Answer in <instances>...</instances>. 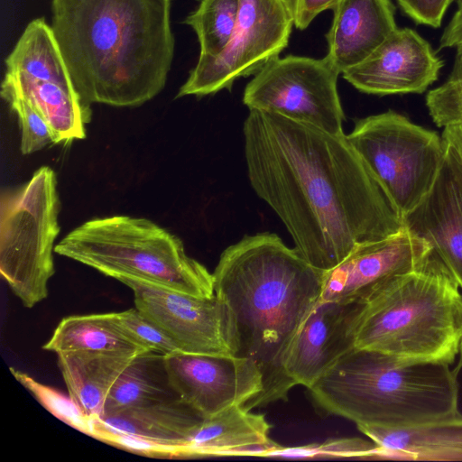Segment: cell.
Instances as JSON below:
<instances>
[{"instance_id":"7c38bea8","label":"cell","mask_w":462,"mask_h":462,"mask_svg":"<svg viewBox=\"0 0 462 462\" xmlns=\"http://www.w3.org/2000/svg\"><path fill=\"white\" fill-rule=\"evenodd\" d=\"M165 360L179 397L203 417L245 406L263 391L262 373L249 358L178 352Z\"/></svg>"},{"instance_id":"d6986e66","label":"cell","mask_w":462,"mask_h":462,"mask_svg":"<svg viewBox=\"0 0 462 462\" xmlns=\"http://www.w3.org/2000/svg\"><path fill=\"white\" fill-rule=\"evenodd\" d=\"M270 430L263 414L234 405L205 417L180 448L178 457H267L279 446L270 439Z\"/></svg>"},{"instance_id":"4316f807","label":"cell","mask_w":462,"mask_h":462,"mask_svg":"<svg viewBox=\"0 0 462 462\" xmlns=\"http://www.w3.org/2000/svg\"><path fill=\"white\" fill-rule=\"evenodd\" d=\"M379 447L369 439L343 438L328 439L300 447L284 448L280 445L268 454L269 457L283 458H358L376 459Z\"/></svg>"},{"instance_id":"52a82bcc","label":"cell","mask_w":462,"mask_h":462,"mask_svg":"<svg viewBox=\"0 0 462 462\" xmlns=\"http://www.w3.org/2000/svg\"><path fill=\"white\" fill-rule=\"evenodd\" d=\"M60 203L54 171L42 166L24 185L1 192L0 273L26 308L48 296Z\"/></svg>"},{"instance_id":"ac0fdd59","label":"cell","mask_w":462,"mask_h":462,"mask_svg":"<svg viewBox=\"0 0 462 462\" xmlns=\"http://www.w3.org/2000/svg\"><path fill=\"white\" fill-rule=\"evenodd\" d=\"M391 0H341L333 8L325 56L342 74L364 61L397 26Z\"/></svg>"},{"instance_id":"ffe728a7","label":"cell","mask_w":462,"mask_h":462,"mask_svg":"<svg viewBox=\"0 0 462 462\" xmlns=\"http://www.w3.org/2000/svg\"><path fill=\"white\" fill-rule=\"evenodd\" d=\"M379 447L376 459L462 461V414L408 427L356 425Z\"/></svg>"},{"instance_id":"f1b7e54d","label":"cell","mask_w":462,"mask_h":462,"mask_svg":"<svg viewBox=\"0 0 462 462\" xmlns=\"http://www.w3.org/2000/svg\"><path fill=\"white\" fill-rule=\"evenodd\" d=\"M426 106L433 122L439 127L462 122V60L455 58L446 81L428 92Z\"/></svg>"},{"instance_id":"d590c367","label":"cell","mask_w":462,"mask_h":462,"mask_svg":"<svg viewBox=\"0 0 462 462\" xmlns=\"http://www.w3.org/2000/svg\"><path fill=\"white\" fill-rule=\"evenodd\" d=\"M457 356H458V362L455 368L459 371L460 368L462 367V335H461V338H460L459 350H458Z\"/></svg>"},{"instance_id":"8992f818","label":"cell","mask_w":462,"mask_h":462,"mask_svg":"<svg viewBox=\"0 0 462 462\" xmlns=\"http://www.w3.org/2000/svg\"><path fill=\"white\" fill-rule=\"evenodd\" d=\"M54 252L117 281L131 278L198 297L215 294L213 274L187 254L181 240L146 218L112 216L86 221Z\"/></svg>"},{"instance_id":"30bf717a","label":"cell","mask_w":462,"mask_h":462,"mask_svg":"<svg viewBox=\"0 0 462 462\" xmlns=\"http://www.w3.org/2000/svg\"><path fill=\"white\" fill-rule=\"evenodd\" d=\"M293 26L285 0H240L227 45L216 56H199L176 97L231 89L237 79L254 76L288 46Z\"/></svg>"},{"instance_id":"1f68e13d","label":"cell","mask_w":462,"mask_h":462,"mask_svg":"<svg viewBox=\"0 0 462 462\" xmlns=\"http://www.w3.org/2000/svg\"><path fill=\"white\" fill-rule=\"evenodd\" d=\"M401 10L418 24L439 28L454 0H396Z\"/></svg>"},{"instance_id":"9c48e42d","label":"cell","mask_w":462,"mask_h":462,"mask_svg":"<svg viewBox=\"0 0 462 462\" xmlns=\"http://www.w3.org/2000/svg\"><path fill=\"white\" fill-rule=\"evenodd\" d=\"M339 74L326 57H276L247 83L243 102L249 110L273 113L330 134H343Z\"/></svg>"},{"instance_id":"3957f363","label":"cell","mask_w":462,"mask_h":462,"mask_svg":"<svg viewBox=\"0 0 462 462\" xmlns=\"http://www.w3.org/2000/svg\"><path fill=\"white\" fill-rule=\"evenodd\" d=\"M51 28L81 101L137 106L173 60L171 0H51Z\"/></svg>"},{"instance_id":"e575fe53","label":"cell","mask_w":462,"mask_h":462,"mask_svg":"<svg viewBox=\"0 0 462 462\" xmlns=\"http://www.w3.org/2000/svg\"><path fill=\"white\" fill-rule=\"evenodd\" d=\"M441 137L452 149L462 169V122L445 126Z\"/></svg>"},{"instance_id":"cb8c5ba5","label":"cell","mask_w":462,"mask_h":462,"mask_svg":"<svg viewBox=\"0 0 462 462\" xmlns=\"http://www.w3.org/2000/svg\"><path fill=\"white\" fill-rule=\"evenodd\" d=\"M165 358L152 350L137 355L111 389L104 415L180 398L171 383Z\"/></svg>"},{"instance_id":"484cf974","label":"cell","mask_w":462,"mask_h":462,"mask_svg":"<svg viewBox=\"0 0 462 462\" xmlns=\"http://www.w3.org/2000/svg\"><path fill=\"white\" fill-rule=\"evenodd\" d=\"M240 0H200L184 23L197 34L202 56H216L227 45L236 28Z\"/></svg>"},{"instance_id":"e0dca14e","label":"cell","mask_w":462,"mask_h":462,"mask_svg":"<svg viewBox=\"0 0 462 462\" xmlns=\"http://www.w3.org/2000/svg\"><path fill=\"white\" fill-rule=\"evenodd\" d=\"M362 301H319L295 337L285 371L295 385L310 387L342 356L355 347Z\"/></svg>"},{"instance_id":"603a6c76","label":"cell","mask_w":462,"mask_h":462,"mask_svg":"<svg viewBox=\"0 0 462 462\" xmlns=\"http://www.w3.org/2000/svg\"><path fill=\"white\" fill-rule=\"evenodd\" d=\"M42 348L56 354L79 350L149 351L119 325L115 312L66 317Z\"/></svg>"},{"instance_id":"4dcf8cb0","label":"cell","mask_w":462,"mask_h":462,"mask_svg":"<svg viewBox=\"0 0 462 462\" xmlns=\"http://www.w3.org/2000/svg\"><path fill=\"white\" fill-rule=\"evenodd\" d=\"M119 325L148 350L164 356L181 352L177 344L136 308L115 312Z\"/></svg>"},{"instance_id":"f546056e","label":"cell","mask_w":462,"mask_h":462,"mask_svg":"<svg viewBox=\"0 0 462 462\" xmlns=\"http://www.w3.org/2000/svg\"><path fill=\"white\" fill-rule=\"evenodd\" d=\"M3 98L16 114L21 127V152L30 154L53 143L52 133L41 113L25 98L10 92H1Z\"/></svg>"},{"instance_id":"44dd1931","label":"cell","mask_w":462,"mask_h":462,"mask_svg":"<svg viewBox=\"0 0 462 462\" xmlns=\"http://www.w3.org/2000/svg\"><path fill=\"white\" fill-rule=\"evenodd\" d=\"M139 354L87 350L57 354L68 395L88 417L102 418L111 389Z\"/></svg>"},{"instance_id":"83f0119b","label":"cell","mask_w":462,"mask_h":462,"mask_svg":"<svg viewBox=\"0 0 462 462\" xmlns=\"http://www.w3.org/2000/svg\"><path fill=\"white\" fill-rule=\"evenodd\" d=\"M14 377L25 387L34 398L56 418L80 432L92 436L93 420L86 415L68 395L42 384L27 374L10 368Z\"/></svg>"},{"instance_id":"d4e9b609","label":"cell","mask_w":462,"mask_h":462,"mask_svg":"<svg viewBox=\"0 0 462 462\" xmlns=\"http://www.w3.org/2000/svg\"><path fill=\"white\" fill-rule=\"evenodd\" d=\"M5 66L6 71L76 91L52 28L42 17L28 23L5 59Z\"/></svg>"},{"instance_id":"836d02e7","label":"cell","mask_w":462,"mask_h":462,"mask_svg":"<svg viewBox=\"0 0 462 462\" xmlns=\"http://www.w3.org/2000/svg\"><path fill=\"white\" fill-rule=\"evenodd\" d=\"M455 49V58L462 60V7L457 8L439 39V49Z\"/></svg>"},{"instance_id":"9a60e30c","label":"cell","mask_w":462,"mask_h":462,"mask_svg":"<svg viewBox=\"0 0 462 462\" xmlns=\"http://www.w3.org/2000/svg\"><path fill=\"white\" fill-rule=\"evenodd\" d=\"M430 254L429 244L405 226L391 236L361 245L324 273L319 301L348 303L360 300L379 282L415 269Z\"/></svg>"},{"instance_id":"ba28073f","label":"cell","mask_w":462,"mask_h":462,"mask_svg":"<svg viewBox=\"0 0 462 462\" xmlns=\"http://www.w3.org/2000/svg\"><path fill=\"white\" fill-rule=\"evenodd\" d=\"M346 136L402 217L430 191L446 154L437 132L393 111L358 120Z\"/></svg>"},{"instance_id":"d6a6232c","label":"cell","mask_w":462,"mask_h":462,"mask_svg":"<svg viewBox=\"0 0 462 462\" xmlns=\"http://www.w3.org/2000/svg\"><path fill=\"white\" fill-rule=\"evenodd\" d=\"M341 0H285L294 27L304 30L322 12L333 10Z\"/></svg>"},{"instance_id":"5b68a950","label":"cell","mask_w":462,"mask_h":462,"mask_svg":"<svg viewBox=\"0 0 462 462\" xmlns=\"http://www.w3.org/2000/svg\"><path fill=\"white\" fill-rule=\"evenodd\" d=\"M359 300L356 347L406 361L454 364L462 335V291L432 251L422 264L379 282Z\"/></svg>"},{"instance_id":"8fae6325","label":"cell","mask_w":462,"mask_h":462,"mask_svg":"<svg viewBox=\"0 0 462 462\" xmlns=\"http://www.w3.org/2000/svg\"><path fill=\"white\" fill-rule=\"evenodd\" d=\"M118 281L133 291L135 308L181 352L236 356L237 335L233 316L215 294L198 297L131 278Z\"/></svg>"},{"instance_id":"7402d4cb","label":"cell","mask_w":462,"mask_h":462,"mask_svg":"<svg viewBox=\"0 0 462 462\" xmlns=\"http://www.w3.org/2000/svg\"><path fill=\"white\" fill-rule=\"evenodd\" d=\"M1 92L14 93L28 100L46 120L54 143L86 137L85 125L89 122L90 108L76 91L19 72L5 71Z\"/></svg>"},{"instance_id":"7a4b0ae2","label":"cell","mask_w":462,"mask_h":462,"mask_svg":"<svg viewBox=\"0 0 462 462\" xmlns=\"http://www.w3.org/2000/svg\"><path fill=\"white\" fill-rule=\"evenodd\" d=\"M324 273L273 233L245 236L221 254L212 273L214 293L233 316L236 356L253 360L263 376V391L247 410L286 401L295 386L285 361L319 301Z\"/></svg>"},{"instance_id":"5bb4252c","label":"cell","mask_w":462,"mask_h":462,"mask_svg":"<svg viewBox=\"0 0 462 462\" xmlns=\"http://www.w3.org/2000/svg\"><path fill=\"white\" fill-rule=\"evenodd\" d=\"M443 60L410 28H396L362 62L342 72L357 90L372 95L422 93L438 79Z\"/></svg>"},{"instance_id":"6da1fadb","label":"cell","mask_w":462,"mask_h":462,"mask_svg":"<svg viewBox=\"0 0 462 462\" xmlns=\"http://www.w3.org/2000/svg\"><path fill=\"white\" fill-rule=\"evenodd\" d=\"M243 136L251 187L314 267L331 270L357 246L404 227L344 133L249 110Z\"/></svg>"},{"instance_id":"8d00e7d4","label":"cell","mask_w":462,"mask_h":462,"mask_svg":"<svg viewBox=\"0 0 462 462\" xmlns=\"http://www.w3.org/2000/svg\"><path fill=\"white\" fill-rule=\"evenodd\" d=\"M455 1L457 3V8H461L462 7V0H455Z\"/></svg>"},{"instance_id":"277c9868","label":"cell","mask_w":462,"mask_h":462,"mask_svg":"<svg viewBox=\"0 0 462 462\" xmlns=\"http://www.w3.org/2000/svg\"><path fill=\"white\" fill-rule=\"evenodd\" d=\"M458 370L353 347L308 388L322 416L408 427L459 414Z\"/></svg>"},{"instance_id":"2e32d148","label":"cell","mask_w":462,"mask_h":462,"mask_svg":"<svg viewBox=\"0 0 462 462\" xmlns=\"http://www.w3.org/2000/svg\"><path fill=\"white\" fill-rule=\"evenodd\" d=\"M446 154L431 189L403 217L404 226L429 244L462 291V169Z\"/></svg>"},{"instance_id":"4fadbf2b","label":"cell","mask_w":462,"mask_h":462,"mask_svg":"<svg viewBox=\"0 0 462 462\" xmlns=\"http://www.w3.org/2000/svg\"><path fill=\"white\" fill-rule=\"evenodd\" d=\"M204 418L178 398L94 419L91 437L140 455L178 457Z\"/></svg>"}]
</instances>
